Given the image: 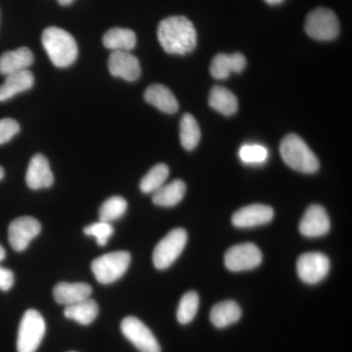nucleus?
<instances>
[{
    "label": "nucleus",
    "instance_id": "f257e3e1",
    "mask_svg": "<svg viewBox=\"0 0 352 352\" xmlns=\"http://www.w3.org/2000/svg\"><path fill=\"white\" fill-rule=\"evenodd\" d=\"M157 38L170 54L185 55L195 50L197 32L191 21L183 16H173L160 23Z\"/></svg>",
    "mask_w": 352,
    "mask_h": 352
},
{
    "label": "nucleus",
    "instance_id": "f03ea898",
    "mask_svg": "<svg viewBox=\"0 0 352 352\" xmlns=\"http://www.w3.org/2000/svg\"><path fill=\"white\" fill-rule=\"evenodd\" d=\"M44 50L54 66L67 68L75 63L78 57V44L71 34L57 27L44 30L41 36Z\"/></svg>",
    "mask_w": 352,
    "mask_h": 352
},
{
    "label": "nucleus",
    "instance_id": "7ed1b4c3",
    "mask_svg": "<svg viewBox=\"0 0 352 352\" xmlns=\"http://www.w3.org/2000/svg\"><path fill=\"white\" fill-rule=\"evenodd\" d=\"M280 153L285 164L302 173H314L319 170V161L303 139L289 134L282 140Z\"/></svg>",
    "mask_w": 352,
    "mask_h": 352
},
{
    "label": "nucleus",
    "instance_id": "20e7f679",
    "mask_svg": "<svg viewBox=\"0 0 352 352\" xmlns=\"http://www.w3.org/2000/svg\"><path fill=\"white\" fill-rule=\"evenodd\" d=\"M131 259V254L129 252H109L92 261V272L99 283H113L124 276V273L129 270Z\"/></svg>",
    "mask_w": 352,
    "mask_h": 352
},
{
    "label": "nucleus",
    "instance_id": "39448f33",
    "mask_svg": "<svg viewBox=\"0 0 352 352\" xmlns=\"http://www.w3.org/2000/svg\"><path fill=\"white\" fill-rule=\"evenodd\" d=\"M46 326L38 311L29 309L23 315L18 331V352H36L43 342Z\"/></svg>",
    "mask_w": 352,
    "mask_h": 352
},
{
    "label": "nucleus",
    "instance_id": "423d86ee",
    "mask_svg": "<svg viewBox=\"0 0 352 352\" xmlns=\"http://www.w3.org/2000/svg\"><path fill=\"white\" fill-rule=\"evenodd\" d=\"M187 243V233L184 229L171 230L164 239L160 241L153 252V263L157 270L170 267L182 254Z\"/></svg>",
    "mask_w": 352,
    "mask_h": 352
},
{
    "label": "nucleus",
    "instance_id": "0eeeda50",
    "mask_svg": "<svg viewBox=\"0 0 352 352\" xmlns=\"http://www.w3.org/2000/svg\"><path fill=\"white\" fill-rule=\"evenodd\" d=\"M305 32L316 41H333L339 36L340 24L337 16L327 8H317L308 14Z\"/></svg>",
    "mask_w": 352,
    "mask_h": 352
},
{
    "label": "nucleus",
    "instance_id": "6e6552de",
    "mask_svg": "<svg viewBox=\"0 0 352 352\" xmlns=\"http://www.w3.org/2000/svg\"><path fill=\"white\" fill-rule=\"evenodd\" d=\"M120 329L124 337L141 352H161L159 342L151 330L136 317H126L120 324Z\"/></svg>",
    "mask_w": 352,
    "mask_h": 352
},
{
    "label": "nucleus",
    "instance_id": "1a4fd4ad",
    "mask_svg": "<svg viewBox=\"0 0 352 352\" xmlns=\"http://www.w3.org/2000/svg\"><path fill=\"white\" fill-rule=\"evenodd\" d=\"M263 261V254L256 245L243 243L230 248L226 252L224 263L227 270L233 272L252 270Z\"/></svg>",
    "mask_w": 352,
    "mask_h": 352
},
{
    "label": "nucleus",
    "instance_id": "9d476101",
    "mask_svg": "<svg viewBox=\"0 0 352 352\" xmlns=\"http://www.w3.org/2000/svg\"><path fill=\"white\" fill-rule=\"evenodd\" d=\"M298 277L307 284H317L327 276L330 261L321 252H307L298 259L296 263Z\"/></svg>",
    "mask_w": 352,
    "mask_h": 352
},
{
    "label": "nucleus",
    "instance_id": "9b49d317",
    "mask_svg": "<svg viewBox=\"0 0 352 352\" xmlns=\"http://www.w3.org/2000/svg\"><path fill=\"white\" fill-rule=\"evenodd\" d=\"M41 224L31 217L14 219L8 228V241L14 251L23 252L36 236L41 233Z\"/></svg>",
    "mask_w": 352,
    "mask_h": 352
},
{
    "label": "nucleus",
    "instance_id": "f8f14e48",
    "mask_svg": "<svg viewBox=\"0 0 352 352\" xmlns=\"http://www.w3.org/2000/svg\"><path fill=\"white\" fill-rule=\"evenodd\" d=\"M108 67L111 75L127 82H134L141 75L139 60L126 51H113L109 57Z\"/></svg>",
    "mask_w": 352,
    "mask_h": 352
},
{
    "label": "nucleus",
    "instance_id": "ddd939ff",
    "mask_svg": "<svg viewBox=\"0 0 352 352\" xmlns=\"http://www.w3.org/2000/svg\"><path fill=\"white\" fill-rule=\"evenodd\" d=\"M331 222L325 208L312 205L307 208L300 222V232L305 237L316 238L330 231Z\"/></svg>",
    "mask_w": 352,
    "mask_h": 352
},
{
    "label": "nucleus",
    "instance_id": "4468645a",
    "mask_svg": "<svg viewBox=\"0 0 352 352\" xmlns=\"http://www.w3.org/2000/svg\"><path fill=\"white\" fill-rule=\"evenodd\" d=\"M274 217V210L268 206L254 204L240 208L232 217L233 226L239 228H251L270 223Z\"/></svg>",
    "mask_w": 352,
    "mask_h": 352
},
{
    "label": "nucleus",
    "instance_id": "2eb2a0df",
    "mask_svg": "<svg viewBox=\"0 0 352 352\" xmlns=\"http://www.w3.org/2000/svg\"><path fill=\"white\" fill-rule=\"evenodd\" d=\"M25 182L32 190L50 188L54 182L47 159L41 154L34 155L28 166Z\"/></svg>",
    "mask_w": 352,
    "mask_h": 352
},
{
    "label": "nucleus",
    "instance_id": "dca6fc26",
    "mask_svg": "<svg viewBox=\"0 0 352 352\" xmlns=\"http://www.w3.org/2000/svg\"><path fill=\"white\" fill-rule=\"evenodd\" d=\"M247 60L242 53H220L212 59L210 75L217 80H226L232 73L239 74L245 69Z\"/></svg>",
    "mask_w": 352,
    "mask_h": 352
},
{
    "label": "nucleus",
    "instance_id": "f3484780",
    "mask_svg": "<svg viewBox=\"0 0 352 352\" xmlns=\"http://www.w3.org/2000/svg\"><path fill=\"white\" fill-rule=\"evenodd\" d=\"M34 54L27 47L7 51L0 56V74L9 76L11 74L25 71L34 63Z\"/></svg>",
    "mask_w": 352,
    "mask_h": 352
},
{
    "label": "nucleus",
    "instance_id": "a211bd4d",
    "mask_svg": "<svg viewBox=\"0 0 352 352\" xmlns=\"http://www.w3.org/2000/svg\"><path fill=\"white\" fill-rule=\"evenodd\" d=\"M91 294V286L85 283L61 282L53 289L55 302L66 307L87 300Z\"/></svg>",
    "mask_w": 352,
    "mask_h": 352
},
{
    "label": "nucleus",
    "instance_id": "6ab92c4d",
    "mask_svg": "<svg viewBox=\"0 0 352 352\" xmlns=\"http://www.w3.org/2000/svg\"><path fill=\"white\" fill-rule=\"evenodd\" d=\"M144 98L147 103L151 104L162 112L175 113L179 105L175 95L163 85H152L146 89Z\"/></svg>",
    "mask_w": 352,
    "mask_h": 352
},
{
    "label": "nucleus",
    "instance_id": "aec40b11",
    "mask_svg": "<svg viewBox=\"0 0 352 352\" xmlns=\"http://www.w3.org/2000/svg\"><path fill=\"white\" fill-rule=\"evenodd\" d=\"M34 76L29 69L6 76V82L0 85V102L8 100L16 94L31 89Z\"/></svg>",
    "mask_w": 352,
    "mask_h": 352
},
{
    "label": "nucleus",
    "instance_id": "412c9836",
    "mask_svg": "<svg viewBox=\"0 0 352 352\" xmlns=\"http://www.w3.org/2000/svg\"><path fill=\"white\" fill-rule=\"evenodd\" d=\"M186 193V185L180 179L173 180L168 184L163 185L153 193L152 200L160 207L170 208L177 205Z\"/></svg>",
    "mask_w": 352,
    "mask_h": 352
},
{
    "label": "nucleus",
    "instance_id": "4be33fe9",
    "mask_svg": "<svg viewBox=\"0 0 352 352\" xmlns=\"http://www.w3.org/2000/svg\"><path fill=\"white\" fill-rule=\"evenodd\" d=\"M242 310L233 300H226L215 305L210 311V318L214 327H228L240 320Z\"/></svg>",
    "mask_w": 352,
    "mask_h": 352
},
{
    "label": "nucleus",
    "instance_id": "5701e85b",
    "mask_svg": "<svg viewBox=\"0 0 352 352\" xmlns=\"http://www.w3.org/2000/svg\"><path fill=\"white\" fill-rule=\"evenodd\" d=\"M103 44L106 48L112 51L129 52L135 47L136 34L129 29L113 28L104 34Z\"/></svg>",
    "mask_w": 352,
    "mask_h": 352
},
{
    "label": "nucleus",
    "instance_id": "b1692460",
    "mask_svg": "<svg viewBox=\"0 0 352 352\" xmlns=\"http://www.w3.org/2000/svg\"><path fill=\"white\" fill-rule=\"evenodd\" d=\"M98 312V305L95 300L88 298L82 302L67 305L64 315L67 318L78 322V324L89 325L97 318Z\"/></svg>",
    "mask_w": 352,
    "mask_h": 352
},
{
    "label": "nucleus",
    "instance_id": "393cba45",
    "mask_svg": "<svg viewBox=\"0 0 352 352\" xmlns=\"http://www.w3.org/2000/svg\"><path fill=\"white\" fill-rule=\"evenodd\" d=\"M208 104L217 112L224 116H232L238 110L237 97L226 87L212 88L208 97Z\"/></svg>",
    "mask_w": 352,
    "mask_h": 352
},
{
    "label": "nucleus",
    "instance_id": "a878e982",
    "mask_svg": "<svg viewBox=\"0 0 352 352\" xmlns=\"http://www.w3.org/2000/svg\"><path fill=\"white\" fill-rule=\"evenodd\" d=\"M201 129L191 113H185L180 122V142L184 149L192 151L200 142Z\"/></svg>",
    "mask_w": 352,
    "mask_h": 352
},
{
    "label": "nucleus",
    "instance_id": "bb28decb",
    "mask_svg": "<svg viewBox=\"0 0 352 352\" xmlns=\"http://www.w3.org/2000/svg\"><path fill=\"white\" fill-rule=\"evenodd\" d=\"M170 175V168L164 164H157L148 171L140 182V190L145 194H153L161 188Z\"/></svg>",
    "mask_w": 352,
    "mask_h": 352
},
{
    "label": "nucleus",
    "instance_id": "cd10ccee",
    "mask_svg": "<svg viewBox=\"0 0 352 352\" xmlns=\"http://www.w3.org/2000/svg\"><path fill=\"white\" fill-rule=\"evenodd\" d=\"M127 210V203L120 196H113L102 204L99 208V221L111 223L113 220L120 219Z\"/></svg>",
    "mask_w": 352,
    "mask_h": 352
},
{
    "label": "nucleus",
    "instance_id": "c85d7f7f",
    "mask_svg": "<svg viewBox=\"0 0 352 352\" xmlns=\"http://www.w3.org/2000/svg\"><path fill=\"white\" fill-rule=\"evenodd\" d=\"M199 300L198 294L196 292H188L182 296L178 305L177 320L182 325H186L195 318L197 312H198Z\"/></svg>",
    "mask_w": 352,
    "mask_h": 352
},
{
    "label": "nucleus",
    "instance_id": "c756f323",
    "mask_svg": "<svg viewBox=\"0 0 352 352\" xmlns=\"http://www.w3.org/2000/svg\"><path fill=\"white\" fill-rule=\"evenodd\" d=\"M241 161L247 164H261L267 160L268 151L259 144H245L239 151Z\"/></svg>",
    "mask_w": 352,
    "mask_h": 352
},
{
    "label": "nucleus",
    "instance_id": "7c9ffc66",
    "mask_svg": "<svg viewBox=\"0 0 352 352\" xmlns=\"http://www.w3.org/2000/svg\"><path fill=\"white\" fill-rule=\"evenodd\" d=\"M85 235L92 236L96 239L97 244L100 247L107 245L108 240L113 235V228L111 223L107 222H96L83 229Z\"/></svg>",
    "mask_w": 352,
    "mask_h": 352
},
{
    "label": "nucleus",
    "instance_id": "2f4dec72",
    "mask_svg": "<svg viewBox=\"0 0 352 352\" xmlns=\"http://www.w3.org/2000/svg\"><path fill=\"white\" fill-rule=\"evenodd\" d=\"M19 131V124L15 120H0V145L9 142Z\"/></svg>",
    "mask_w": 352,
    "mask_h": 352
},
{
    "label": "nucleus",
    "instance_id": "473e14b6",
    "mask_svg": "<svg viewBox=\"0 0 352 352\" xmlns=\"http://www.w3.org/2000/svg\"><path fill=\"white\" fill-rule=\"evenodd\" d=\"M14 274L12 271L0 266V289L1 291H9L14 285Z\"/></svg>",
    "mask_w": 352,
    "mask_h": 352
},
{
    "label": "nucleus",
    "instance_id": "72a5a7b5",
    "mask_svg": "<svg viewBox=\"0 0 352 352\" xmlns=\"http://www.w3.org/2000/svg\"><path fill=\"white\" fill-rule=\"evenodd\" d=\"M58 3L62 6H68L69 4L73 3L74 0H57Z\"/></svg>",
    "mask_w": 352,
    "mask_h": 352
},
{
    "label": "nucleus",
    "instance_id": "f704fd0d",
    "mask_svg": "<svg viewBox=\"0 0 352 352\" xmlns=\"http://www.w3.org/2000/svg\"><path fill=\"white\" fill-rule=\"evenodd\" d=\"M264 1L267 2V3L271 4V6H276V4H280L281 2H283L284 0H264Z\"/></svg>",
    "mask_w": 352,
    "mask_h": 352
},
{
    "label": "nucleus",
    "instance_id": "c9c22d12",
    "mask_svg": "<svg viewBox=\"0 0 352 352\" xmlns=\"http://www.w3.org/2000/svg\"><path fill=\"white\" fill-rule=\"evenodd\" d=\"M6 250L3 249V247H2V245H0V261H3V259L6 258Z\"/></svg>",
    "mask_w": 352,
    "mask_h": 352
},
{
    "label": "nucleus",
    "instance_id": "e433bc0d",
    "mask_svg": "<svg viewBox=\"0 0 352 352\" xmlns=\"http://www.w3.org/2000/svg\"><path fill=\"white\" fill-rule=\"evenodd\" d=\"M4 177V170L3 168H1V166H0V180L2 179V178Z\"/></svg>",
    "mask_w": 352,
    "mask_h": 352
},
{
    "label": "nucleus",
    "instance_id": "4c0bfd02",
    "mask_svg": "<svg viewBox=\"0 0 352 352\" xmlns=\"http://www.w3.org/2000/svg\"><path fill=\"white\" fill-rule=\"evenodd\" d=\"M71 352H75V351H71Z\"/></svg>",
    "mask_w": 352,
    "mask_h": 352
}]
</instances>
